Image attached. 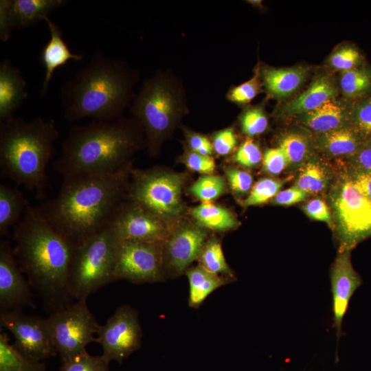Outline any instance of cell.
<instances>
[{"label":"cell","mask_w":371,"mask_h":371,"mask_svg":"<svg viewBox=\"0 0 371 371\" xmlns=\"http://www.w3.org/2000/svg\"><path fill=\"white\" fill-rule=\"evenodd\" d=\"M131 164L112 173L64 179L58 194L35 207L74 245L109 226L128 196Z\"/></svg>","instance_id":"6da1fadb"},{"label":"cell","mask_w":371,"mask_h":371,"mask_svg":"<svg viewBox=\"0 0 371 371\" xmlns=\"http://www.w3.org/2000/svg\"><path fill=\"white\" fill-rule=\"evenodd\" d=\"M13 238L19 268L46 308L52 313L71 304L68 277L75 245L30 205L14 225Z\"/></svg>","instance_id":"7a4b0ae2"},{"label":"cell","mask_w":371,"mask_h":371,"mask_svg":"<svg viewBox=\"0 0 371 371\" xmlns=\"http://www.w3.org/2000/svg\"><path fill=\"white\" fill-rule=\"evenodd\" d=\"M143 146L144 133L133 117L92 120L70 129L54 168L64 179L115 172L131 164V156Z\"/></svg>","instance_id":"3957f363"},{"label":"cell","mask_w":371,"mask_h":371,"mask_svg":"<svg viewBox=\"0 0 371 371\" xmlns=\"http://www.w3.org/2000/svg\"><path fill=\"white\" fill-rule=\"evenodd\" d=\"M137 72L123 61L95 52L89 61L60 87L65 119L85 117L113 121L121 117L135 95Z\"/></svg>","instance_id":"277c9868"},{"label":"cell","mask_w":371,"mask_h":371,"mask_svg":"<svg viewBox=\"0 0 371 371\" xmlns=\"http://www.w3.org/2000/svg\"><path fill=\"white\" fill-rule=\"evenodd\" d=\"M59 131L53 119L27 120L12 117L0 124L1 174L41 198L47 186V166Z\"/></svg>","instance_id":"5b68a950"},{"label":"cell","mask_w":371,"mask_h":371,"mask_svg":"<svg viewBox=\"0 0 371 371\" xmlns=\"http://www.w3.org/2000/svg\"><path fill=\"white\" fill-rule=\"evenodd\" d=\"M131 112L143 130L150 154H156L188 112L181 83L167 71H157L142 83L133 99Z\"/></svg>","instance_id":"8992f818"},{"label":"cell","mask_w":371,"mask_h":371,"mask_svg":"<svg viewBox=\"0 0 371 371\" xmlns=\"http://www.w3.org/2000/svg\"><path fill=\"white\" fill-rule=\"evenodd\" d=\"M118 240L111 225L74 246L68 277L71 299H87L114 280Z\"/></svg>","instance_id":"52a82bcc"},{"label":"cell","mask_w":371,"mask_h":371,"mask_svg":"<svg viewBox=\"0 0 371 371\" xmlns=\"http://www.w3.org/2000/svg\"><path fill=\"white\" fill-rule=\"evenodd\" d=\"M339 251H351L371 236V201L352 177L339 182L330 194Z\"/></svg>","instance_id":"ba28073f"},{"label":"cell","mask_w":371,"mask_h":371,"mask_svg":"<svg viewBox=\"0 0 371 371\" xmlns=\"http://www.w3.org/2000/svg\"><path fill=\"white\" fill-rule=\"evenodd\" d=\"M128 198L164 221L183 210V175L158 169L132 171Z\"/></svg>","instance_id":"9c48e42d"},{"label":"cell","mask_w":371,"mask_h":371,"mask_svg":"<svg viewBox=\"0 0 371 371\" xmlns=\"http://www.w3.org/2000/svg\"><path fill=\"white\" fill-rule=\"evenodd\" d=\"M53 342L62 361L87 351L95 341L100 326L87 304V299L76 300L51 313L47 318Z\"/></svg>","instance_id":"30bf717a"},{"label":"cell","mask_w":371,"mask_h":371,"mask_svg":"<svg viewBox=\"0 0 371 371\" xmlns=\"http://www.w3.org/2000/svg\"><path fill=\"white\" fill-rule=\"evenodd\" d=\"M163 243L136 240L118 241L114 280L135 284L155 283L166 280Z\"/></svg>","instance_id":"8fae6325"},{"label":"cell","mask_w":371,"mask_h":371,"mask_svg":"<svg viewBox=\"0 0 371 371\" xmlns=\"http://www.w3.org/2000/svg\"><path fill=\"white\" fill-rule=\"evenodd\" d=\"M96 342L109 361L121 363L141 346L142 328L137 311L128 304L118 307L104 325H100Z\"/></svg>","instance_id":"7c38bea8"},{"label":"cell","mask_w":371,"mask_h":371,"mask_svg":"<svg viewBox=\"0 0 371 371\" xmlns=\"http://www.w3.org/2000/svg\"><path fill=\"white\" fill-rule=\"evenodd\" d=\"M0 325L14 336V346L27 357L41 361L57 354L47 319L22 311L2 312Z\"/></svg>","instance_id":"4fadbf2b"},{"label":"cell","mask_w":371,"mask_h":371,"mask_svg":"<svg viewBox=\"0 0 371 371\" xmlns=\"http://www.w3.org/2000/svg\"><path fill=\"white\" fill-rule=\"evenodd\" d=\"M165 221L128 198L110 225L118 241L164 243L170 233Z\"/></svg>","instance_id":"5bb4252c"},{"label":"cell","mask_w":371,"mask_h":371,"mask_svg":"<svg viewBox=\"0 0 371 371\" xmlns=\"http://www.w3.org/2000/svg\"><path fill=\"white\" fill-rule=\"evenodd\" d=\"M207 240V231L201 226L186 225L170 232L163 243L166 279L185 273L198 259Z\"/></svg>","instance_id":"9a60e30c"},{"label":"cell","mask_w":371,"mask_h":371,"mask_svg":"<svg viewBox=\"0 0 371 371\" xmlns=\"http://www.w3.org/2000/svg\"><path fill=\"white\" fill-rule=\"evenodd\" d=\"M10 242L0 243V309L1 313L35 308L28 281L22 274Z\"/></svg>","instance_id":"2e32d148"},{"label":"cell","mask_w":371,"mask_h":371,"mask_svg":"<svg viewBox=\"0 0 371 371\" xmlns=\"http://www.w3.org/2000/svg\"><path fill=\"white\" fill-rule=\"evenodd\" d=\"M330 278L333 295V326L337 341L342 335V321L355 291L361 286V278L355 270L350 251H339L333 263Z\"/></svg>","instance_id":"e0dca14e"},{"label":"cell","mask_w":371,"mask_h":371,"mask_svg":"<svg viewBox=\"0 0 371 371\" xmlns=\"http://www.w3.org/2000/svg\"><path fill=\"white\" fill-rule=\"evenodd\" d=\"M64 0H1L0 23L6 29H21L45 20Z\"/></svg>","instance_id":"ac0fdd59"},{"label":"cell","mask_w":371,"mask_h":371,"mask_svg":"<svg viewBox=\"0 0 371 371\" xmlns=\"http://www.w3.org/2000/svg\"><path fill=\"white\" fill-rule=\"evenodd\" d=\"M339 91L333 77L326 74L317 76L304 91L282 104L278 113L284 117L306 113L337 98Z\"/></svg>","instance_id":"d6986e66"},{"label":"cell","mask_w":371,"mask_h":371,"mask_svg":"<svg viewBox=\"0 0 371 371\" xmlns=\"http://www.w3.org/2000/svg\"><path fill=\"white\" fill-rule=\"evenodd\" d=\"M353 102L337 98L296 117L303 126L317 134L328 133L350 125Z\"/></svg>","instance_id":"ffe728a7"},{"label":"cell","mask_w":371,"mask_h":371,"mask_svg":"<svg viewBox=\"0 0 371 371\" xmlns=\"http://www.w3.org/2000/svg\"><path fill=\"white\" fill-rule=\"evenodd\" d=\"M27 83L19 69L8 59L0 63V123L14 117L28 96Z\"/></svg>","instance_id":"44dd1931"},{"label":"cell","mask_w":371,"mask_h":371,"mask_svg":"<svg viewBox=\"0 0 371 371\" xmlns=\"http://www.w3.org/2000/svg\"><path fill=\"white\" fill-rule=\"evenodd\" d=\"M50 33L49 41L43 47L41 58L45 67V76L41 88L43 94L47 91L49 82L56 69L65 65L69 60L82 61V54L72 53L63 38L62 32L49 16L44 20Z\"/></svg>","instance_id":"7402d4cb"},{"label":"cell","mask_w":371,"mask_h":371,"mask_svg":"<svg viewBox=\"0 0 371 371\" xmlns=\"http://www.w3.org/2000/svg\"><path fill=\"white\" fill-rule=\"evenodd\" d=\"M309 73L307 67L297 65L286 68L262 67L261 80L273 98H284L295 93L306 81Z\"/></svg>","instance_id":"603a6c76"},{"label":"cell","mask_w":371,"mask_h":371,"mask_svg":"<svg viewBox=\"0 0 371 371\" xmlns=\"http://www.w3.org/2000/svg\"><path fill=\"white\" fill-rule=\"evenodd\" d=\"M364 142L357 131L348 125L318 134L315 145L329 157H346L350 160Z\"/></svg>","instance_id":"cb8c5ba5"},{"label":"cell","mask_w":371,"mask_h":371,"mask_svg":"<svg viewBox=\"0 0 371 371\" xmlns=\"http://www.w3.org/2000/svg\"><path fill=\"white\" fill-rule=\"evenodd\" d=\"M189 282L188 305L199 308L205 300L218 288L234 280L208 271L200 265L189 268L186 272Z\"/></svg>","instance_id":"d4e9b609"},{"label":"cell","mask_w":371,"mask_h":371,"mask_svg":"<svg viewBox=\"0 0 371 371\" xmlns=\"http://www.w3.org/2000/svg\"><path fill=\"white\" fill-rule=\"evenodd\" d=\"M29 205L23 194L16 188L0 185V235H6L9 228L15 225Z\"/></svg>","instance_id":"484cf974"},{"label":"cell","mask_w":371,"mask_h":371,"mask_svg":"<svg viewBox=\"0 0 371 371\" xmlns=\"http://www.w3.org/2000/svg\"><path fill=\"white\" fill-rule=\"evenodd\" d=\"M339 88L343 98L351 102L371 96V66L361 67L341 72Z\"/></svg>","instance_id":"4316f807"},{"label":"cell","mask_w":371,"mask_h":371,"mask_svg":"<svg viewBox=\"0 0 371 371\" xmlns=\"http://www.w3.org/2000/svg\"><path fill=\"white\" fill-rule=\"evenodd\" d=\"M191 214L203 228L226 231L236 227L238 222L228 210L211 202H203L191 210Z\"/></svg>","instance_id":"83f0119b"},{"label":"cell","mask_w":371,"mask_h":371,"mask_svg":"<svg viewBox=\"0 0 371 371\" xmlns=\"http://www.w3.org/2000/svg\"><path fill=\"white\" fill-rule=\"evenodd\" d=\"M0 371H47L41 361L32 359L14 345L6 334H0Z\"/></svg>","instance_id":"f1b7e54d"},{"label":"cell","mask_w":371,"mask_h":371,"mask_svg":"<svg viewBox=\"0 0 371 371\" xmlns=\"http://www.w3.org/2000/svg\"><path fill=\"white\" fill-rule=\"evenodd\" d=\"M199 265L208 271L235 280V275L225 258L221 242L216 238L205 243L199 258Z\"/></svg>","instance_id":"f546056e"},{"label":"cell","mask_w":371,"mask_h":371,"mask_svg":"<svg viewBox=\"0 0 371 371\" xmlns=\"http://www.w3.org/2000/svg\"><path fill=\"white\" fill-rule=\"evenodd\" d=\"M329 175L326 167L319 161L311 160L304 164L295 186L308 194L323 191L328 185Z\"/></svg>","instance_id":"4dcf8cb0"},{"label":"cell","mask_w":371,"mask_h":371,"mask_svg":"<svg viewBox=\"0 0 371 371\" xmlns=\"http://www.w3.org/2000/svg\"><path fill=\"white\" fill-rule=\"evenodd\" d=\"M279 146L284 151L289 164L296 166L304 163L308 158L313 144L306 135L290 132L281 137Z\"/></svg>","instance_id":"1f68e13d"},{"label":"cell","mask_w":371,"mask_h":371,"mask_svg":"<svg viewBox=\"0 0 371 371\" xmlns=\"http://www.w3.org/2000/svg\"><path fill=\"white\" fill-rule=\"evenodd\" d=\"M329 66L341 72L348 71L366 63L365 58L357 47L346 44L336 49L328 58Z\"/></svg>","instance_id":"d6a6232c"},{"label":"cell","mask_w":371,"mask_h":371,"mask_svg":"<svg viewBox=\"0 0 371 371\" xmlns=\"http://www.w3.org/2000/svg\"><path fill=\"white\" fill-rule=\"evenodd\" d=\"M109 362L102 355L85 351L63 361L58 371H109Z\"/></svg>","instance_id":"836d02e7"},{"label":"cell","mask_w":371,"mask_h":371,"mask_svg":"<svg viewBox=\"0 0 371 371\" xmlns=\"http://www.w3.org/2000/svg\"><path fill=\"white\" fill-rule=\"evenodd\" d=\"M286 180L272 178L260 179L253 186L249 196L245 199V207L258 205L271 200L280 190Z\"/></svg>","instance_id":"e575fe53"},{"label":"cell","mask_w":371,"mask_h":371,"mask_svg":"<svg viewBox=\"0 0 371 371\" xmlns=\"http://www.w3.org/2000/svg\"><path fill=\"white\" fill-rule=\"evenodd\" d=\"M225 190L224 179L216 175L200 177L190 188V192L203 202H210Z\"/></svg>","instance_id":"d590c367"},{"label":"cell","mask_w":371,"mask_h":371,"mask_svg":"<svg viewBox=\"0 0 371 371\" xmlns=\"http://www.w3.org/2000/svg\"><path fill=\"white\" fill-rule=\"evenodd\" d=\"M350 125L364 141L371 142V96L353 102Z\"/></svg>","instance_id":"8d00e7d4"},{"label":"cell","mask_w":371,"mask_h":371,"mask_svg":"<svg viewBox=\"0 0 371 371\" xmlns=\"http://www.w3.org/2000/svg\"><path fill=\"white\" fill-rule=\"evenodd\" d=\"M242 131L249 137L263 133L268 126V118L261 106L246 109L240 117Z\"/></svg>","instance_id":"74e56055"},{"label":"cell","mask_w":371,"mask_h":371,"mask_svg":"<svg viewBox=\"0 0 371 371\" xmlns=\"http://www.w3.org/2000/svg\"><path fill=\"white\" fill-rule=\"evenodd\" d=\"M260 71L258 69L251 79L232 88L227 95V99L239 104L249 103L260 90Z\"/></svg>","instance_id":"f35d334b"},{"label":"cell","mask_w":371,"mask_h":371,"mask_svg":"<svg viewBox=\"0 0 371 371\" xmlns=\"http://www.w3.org/2000/svg\"><path fill=\"white\" fill-rule=\"evenodd\" d=\"M262 153L259 146L251 139L245 141L238 148L234 160L244 167H253L262 160Z\"/></svg>","instance_id":"ab89813d"},{"label":"cell","mask_w":371,"mask_h":371,"mask_svg":"<svg viewBox=\"0 0 371 371\" xmlns=\"http://www.w3.org/2000/svg\"><path fill=\"white\" fill-rule=\"evenodd\" d=\"M183 161L191 170L203 174H212L215 170L214 159L208 155H203L188 149L184 153Z\"/></svg>","instance_id":"60d3db41"},{"label":"cell","mask_w":371,"mask_h":371,"mask_svg":"<svg viewBox=\"0 0 371 371\" xmlns=\"http://www.w3.org/2000/svg\"><path fill=\"white\" fill-rule=\"evenodd\" d=\"M262 163L263 170L274 175L281 173L289 164L288 159L280 146L267 149L263 155Z\"/></svg>","instance_id":"b9f144b4"},{"label":"cell","mask_w":371,"mask_h":371,"mask_svg":"<svg viewBox=\"0 0 371 371\" xmlns=\"http://www.w3.org/2000/svg\"><path fill=\"white\" fill-rule=\"evenodd\" d=\"M225 175L229 187L235 193L245 194L250 190L253 178L249 173L242 170L228 168Z\"/></svg>","instance_id":"7bdbcfd3"},{"label":"cell","mask_w":371,"mask_h":371,"mask_svg":"<svg viewBox=\"0 0 371 371\" xmlns=\"http://www.w3.org/2000/svg\"><path fill=\"white\" fill-rule=\"evenodd\" d=\"M237 143L236 135L232 128H227L216 133L212 139L214 151L220 155L229 154Z\"/></svg>","instance_id":"ee69618b"},{"label":"cell","mask_w":371,"mask_h":371,"mask_svg":"<svg viewBox=\"0 0 371 371\" xmlns=\"http://www.w3.org/2000/svg\"><path fill=\"white\" fill-rule=\"evenodd\" d=\"M303 211L311 218L333 226V216L326 202L320 198L310 200L303 206Z\"/></svg>","instance_id":"f6af8a7d"},{"label":"cell","mask_w":371,"mask_h":371,"mask_svg":"<svg viewBox=\"0 0 371 371\" xmlns=\"http://www.w3.org/2000/svg\"><path fill=\"white\" fill-rule=\"evenodd\" d=\"M186 139L190 150L203 155L211 156L212 154V142L206 136L186 131Z\"/></svg>","instance_id":"bcb514c9"},{"label":"cell","mask_w":371,"mask_h":371,"mask_svg":"<svg viewBox=\"0 0 371 371\" xmlns=\"http://www.w3.org/2000/svg\"><path fill=\"white\" fill-rule=\"evenodd\" d=\"M350 161L355 170L371 175V142L365 141Z\"/></svg>","instance_id":"7dc6e473"},{"label":"cell","mask_w":371,"mask_h":371,"mask_svg":"<svg viewBox=\"0 0 371 371\" xmlns=\"http://www.w3.org/2000/svg\"><path fill=\"white\" fill-rule=\"evenodd\" d=\"M307 194L295 186L280 191L271 201L277 205L289 206L305 200Z\"/></svg>","instance_id":"c3c4849f"},{"label":"cell","mask_w":371,"mask_h":371,"mask_svg":"<svg viewBox=\"0 0 371 371\" xmlns=\"http://www.w3.org/2000/svg\"><path fill=\"white\" fill-rule=\"evenodd\" d=\"M352 179L363 193L371 201V175L355 170Z\"/></svg>","instance_id":"681fc988"}]
</instances>
